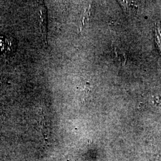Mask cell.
Returning a JSON list of instances; mask_svg holds the SVG:
<instances>
[{
	"label": "cell",
	"mask_w": 161,
	"mask_h": 161,
	"mask_svg": "<svg viewBox=\"0 0 161 161\" xmlns=\"http://www.w3.org/2000/svg\"><path fill=\"white\" fill-rule=\"evenodd\" d=\"M40 25L44 40H47V13L45 7L40 10Z\"/></svg>",
	"instance_id": "cell-1"
},
{
	"label": "cell",
	"mask_w": 161,
	"mask_h": 161,
	"mask_svg": "<svg viewBox=\"0 0 161 161\" xmlns=\"http://www.w3.org/2000/svg\"><path fill=\"white\" fill-rule=\"evenodd\" d=\"M155 42L159 54H161V25L156 23L155 25Z\"/></svg>",
	"instance_id": "cell-2"
},
{
	"label": "cell",
	"mask_w": 161,
	"mask_h": 161,
	"mask_svg": "<svg viewBox=\"0 0 161 161\" xmlns=\"http://www.w3.org/2000/svg\"><path fill=\"white\" fill-rule=\"evenodd\" d=\"M12 43L10 41L4 36H0V53L9 52Z\"/></svg>",
	"instance_id": "cell-3"
},
{
	"label": "cell",
	"mask_w": 161,
	"mask_h": 161,
	"mask_svg": "<svg viewBox=\"0 0 161 161\" xmlns=\"http://www.w3.org/2000/svg\"><path fill=\"white\" fill-rule=\"evenodd\" d=\"M119 3H121V6L124 8L126 13H128L129 14L134 13L137 9V6L131 1H119Z\"/></svg>",
	"instance_id": "cell-4"
},
{
	"label": "cell",
	"mask_w": 161,
	"mask_h": 161,
	"mask_svg": "<svg viewBox=\"0 0 161 161\" xmlns=\"http://www.w3.org/2000/svg\"><path fill=\"white\" fill-rule=\"evenodd\" d=\"M90 10V7H88L87 9H86V11L82 14L81 20H80V29H82V28L84 26L86 21L88 20V19L90 17V10Z\"/></svg>",
	"instance_id": "cell-5"
},
{
	"label": "cell",
	"mask_w": 161,
	"mask_h": 161,
	"mask_svg": "<svg viewBox=\"0 0 161 161\" xmlns=\"http://www.w3.org/2000/svg\"><path fill=\"white\" fill-rule=\"evenodd\" d=\"M155 98V103L156 104V105L160 107V108H161V96H156Z\"/></svg>",
	"instance_id": "cell-6"
}]
</instances>
